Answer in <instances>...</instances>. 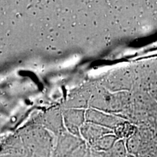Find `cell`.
Wrapping results in <instances>:
<instances>
[{
    "label": "cell",
    "mask_w": 157,
    "mask_h": 157,
    "mask_svg": "<svg viewBox=\"0 0 157 157\" xmlns=\"http://www.w3.org/2000/svg\"><path fill=\"white\" fill-rule=\"evenodd\" d=\"M116 137L119 138H129L135 135V129L128 124H118L114 128Z\"/></svg>",
    "instance_id": "cell-2"
},
{
    "label": "cell",
    "mask_w": 157,
    "mask_h": 157,
    "mask_svg": "<svg viewBox=\"0 0 157 157\" xmlns=\"http://www.w3.org/2000/svg\"><path fill=\"white\" fill-rule=\"evenodd\" d=\"M87 157H92V156H87Z\"/></svg>",
    "instance_id": "cell-4"
},
{
    "label": "cell",
    "mask_w": 157,
    "mask_h": 157,
    "mask_svg": "<svg viewBox=\"0 0 157 157\" xmlns=\"http://www.w3.org/2000/svg\"><path fill=\"white\" fill-rule=\"evenodd\" d=\"M95 157H127L126 148L122 141H119L115 143L109 151L99 153Z\"/></svg>",
    "instance_id": "cell-1"
},
{
    "label": "cell",
    "mask_w": 157,
    "mask_h": 157,
    "mask_svg": "<svg viewBox=\"0 0 157 157\" xmlns=\"http://www.w3.org/2000/svg\"><path fill=\"white\" fill-rule=\"evenodd\" d=\"M128 157H135V156H133V155H131V154H130V155H129V156Z\"/></svg>",
    "instance_id": "cell-3"
}]
</instances>
